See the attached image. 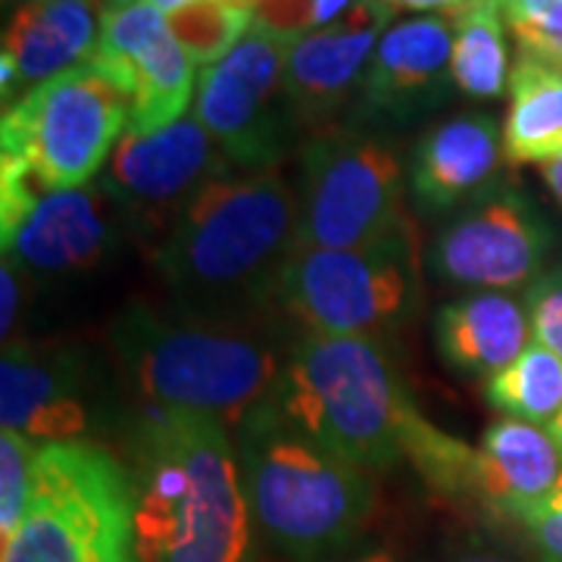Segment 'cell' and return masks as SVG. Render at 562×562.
Listing matches in <instances>:
<instances>
[{"label": "cell", "instance_id": "obj_29", "mask_svg": "<svg viewBox=\"0 0 562 562\" xmlns=\"http://www.w3.org/2000/svg\"><path fill=\"white\" fill-rule=\"evenodd\" d=\"M513 32L519 41V54H531L553 66H562V0L557 7H550L543 16L525 22Z\"/></svg>", "mask_w": 562, "mask_h": 562}, {"label": "cell", "instance_id": "obj_23", "mask_svg": "<svg viewBox=\"0 0 562 562\" xmlns=\"http://www.w3.org/2000/svg\"><path fill=\"white\" fill-rule=\"evenodd\" d=\"M453 29V85L465 98L494 101L509 88V47L501 0H469L443 13Z\"/></svg>", "mask_w": 562, "mask_h": 562}, {"label": "cell", "instance_id": "obj_12", "mask_svg": "<svg viewBox=\"0 0 562 562\" xmlns=\"http://www.w3.org/2000/svg\"><path fill=\"white\" fill-rule=\"evenodd\" d=\"M228 176V157L194 116L157 132H125L103 172L101 188L128 228L162 235L210 181Z\"/></svg>", "mask_w": 562, "mask_h": 562}, {"label": "cell", "instance_id": "obj_1", "mask_svg": "<svg viewBox=\"0 0 562 562\" xmlns=\"http://www.w3.org/2000/svg\"><path fill=\"white\" fill-rule=\"evenodd\" d=\"M128 453L138 562H250L254 513L225 422L147 406Z\"/></svg>", "mask_w": 562, "mask_h": 562}, {"label": "cell", "instance_id": "obj_24", "mask_svg": "<svg viewBox=\"0 0 562 562\" xmlns=\"http://www.w3.org/2000/svg\"><path fill=\"white\" fill-rule=\"evenodd\" d=\"M484 401L506 419L553 425L562 413V360L531 344L519 360L484 384Z\"/></svg>", "mask_w": 562, "mask_h": 562}, {"label": "cell", "instance_id": "obj_36", "mask_svg": "<svg viewBox=\"0 0 562 562\" xmlns=\"http://www.w3.org/2000/svg\"><path fill=\"white\" fill-rule=\"evenodd\" d=\"M341 562H397V557L387 553V550H369V553H360V557H350V560Z\"/></svg>", "mask_w": 562, "mask_h": 562}, {"label": "cell", "instance_id": "obj_32", "mask_svg": "<svg viewBox=\"0 0 562 562\" xmlns=\"http://www.w3.org/2000/svg\"><path fill=\"white\" fill-rule=\"evenodd\" d=\"M353 3H357V0H313V20H310V29H322V25H331L335 20H341Z\"/></svg>", "mask_w": 562, "mask_h": 562}, {"label": "cell", "instance_id": "obj_17", "mask_svg": "<svg viewBox=\"0 0 562 562\" xmlns=\"http://www.w3.org/2000/svg\"><path fill=\"white\" fill-rule=\"evenodd\" d=\"M453 85V29L447 16L391 25L360 81V103L384 120H416ZM457 88V85H453Z\"/></svg>", "mask_w": 562, "mask_h": 562}, {"label": "cell", "instance_id": "obj_6", "mask_svg": "<svg viewBox=\"0 0 562 562\" xmlns=\"http://www.w3.org/2000/svg\"><path fill=\"white\" fill-rule=\"evenodd\" d=\"M0 562H138L128 465L101 443H41L32 501Z\"/></svg>", "mask_w": 562, "mask_h": 562}, {"label": "cell", "instance_id": "obj_31", "mask_svg": "<svg viewBox=\"0 0 562 562\" xmlns=\"http://www.w3.org/2000/svg\"><path fill=\"white\" fill-rule=\"evenodd\" d=\"M560 0H501V10L503 16H506V25H513V29H519L525 22L538 20L543 16L550 7H557Z\"/></svg>", "mask_w": 562, "mask_h": 562}, {"label": "cell", "instance_id": "obj_26", "mask_svg": "<svg viewBox=\"0 0 562 562\" xmlns=\"http://www.w3.org/2000/svg\"><path fill=\"white\" fill-rule=\"evenodd\" d=\"M38 447L20 431L0 435V541H7L16 528L32 501L35 484V457Z\"/></svg>", "mask_w": 562, "mask_h": 562}, {"label": "cell", "instance_id": "obj_27", "mask_svg": "<svg viewBox=\"0 0 562 562\" xmlns=\"http://www.w3.org/2000/svg\"><path fill=\"white\" fill-rule=\"evenodd\" d=\"M525 313L535 341L562 360V266L541 272L525 288Z\"/></svg>", "mask_w": 562, "mask_h": 562}, {"label": "cell", "instance_id": "obj_7", "mask_svg": "<svg viewBox=\"0 0 562 562\" xmlns=\"http://www.w3.org/2000/svg\"><path fill=\"white\" fill-rule=\"evenodd\" d=\"M128 125V94L85 60L3 110L0 157L25 162L44 191H72L94 181Z\"/></svg>", "mask_w": 562, "mask_h": 562}, {"label": "cell", "instance_id": "obj_10", "mask_svg": "<svg viewBox=\"0 0 562 562\" xmlns=\"http://www.w3.org/2000/svg\"><path fill=\"white\" fill-rule=\"evenodd\" d=\"M297 38L301 32L257 16L222 60L203 66L191 116L244 172L272 169L288 150V128L297 116L288 103L284 69Z\"/></svg>", "mask_w": 562, "mask_h": 562}, {"label": "cell", "instance_id": "obj_34", "mask_svg": "<svg viewBox=\"0 0 562 562\" xmlns=\"http://www.w3.org/2000/svg\"><path fill=\"white\" fill-rule=\"evenodd\" d=\"M447 562H522V560L506 557V553H494V550H460V553H453Z\"/></svg>", "mask_w": 562, "mask_h": 562}, {"label": "cell", "instance_id": "obj_16", "mask_svg": "<svg viewBox=\"0 0 562 562\" xmlns=\"http://www.w3.org/2000/svg\"><path fill=\"white\" fill-rule=\"evenodd\" d=\"M391 16L394 13L382 0H357L341 20L303 32L294 41L284 69V91L301 125L331 120L350 91H360Z\"/></svg>", "mask_w": 562, "mask_h": 562}, {"label": "cell", "instance_id": "obj_15", "mask_svg": "<svg viewBox=\"0 0 562 562\" xmlns=\"http://www.w3.org/2000/svg\"><path fill=\"white\" fill-rule=\"evenodd\" d=\"M120 225V206L98 184L47 191L29 216L7 235L3 262L32 279H79L110 260Z\"/></svg>", "mask_w": 562, "mask_h": 562}, {"label": "cell", "instance_id": "obj_19", "mask_svg": "<svg viewBox=\"0 0 562 562\" xmlns=\"http://www.w3.org/2000/svg\"><path fill=\"white\" fill-rule=\"evenodd\" d=\"M562 479V450L541 425L501 419L475 447L472 501L519 525Z\"/></svg>", "mask_w": 562, "mask_h": 562}, {"label": "cell", "instance_id": "obj_14", "mask_svg": "<svg viewBox=\"0 0 562 562\" xmlns=\"http://www.w3.org/2000/svg\"><path fill=\"white\" fill-rule=\"evenodd\" d=\"M550 228L516 191L482 194L428 247L431 272L453 288L509 291L541 276Z\"/></svg>", "mask_w": 562, "mask_h": 562}, {"label": "cell", "instance_id": "obj_9", "mask_svg": "<svg viewBox=\"0 0 562 562\" xmlns=\"http://www.w3.org/2000/svg\"><path fill=\"white\" fill-rule=\"evenodd\" d=\"M397 154L362 132L328 128L303 144L297 247L360 250L409 232Z\"/></svg>", "mask_w": 562, "mask_h": 562}, {"label": "cell", "instance_id": "obj_22", "mask_svg": "<svg viewBox=\"0 0 562 562\" xmlns=\"http://www.w3.org/2000/svg\"><path fill=\"white\" fill-rule=\"evenodd\" d=\"M503 157L513 166H543L562 157V66L519 54L509 76Z\"/></svg>", "mask_w": 562, "mask_h": 562}, {"label": "cell", "instance_id": "obj_37", "mask_svg": "<svg viewBox=\"0 0 562 562\" xmlns=\"http://www.w3.org/2000/svg\"><path fill=\"white\" fill-rule=\"evenodd\" d=\"M550 435L557 438V443H560V450H562V413H560V419L550 425Z\"/></svg>", "mask_w": 562, "mask_h": 562}, {"label": "cell", "instance_id": "obj_11", "mask_svg": "<svg viewBox=\"0 0 562 562\" xmlns=\"http://www.w3.org/2000/svg\"><path fill=\"white\" fill-rule=\"evenodd\" d=\"M0 419L35 443L88 441L113 419L110 366L79 344H3Z\"/></svg>", "mask_w": 562, "mask_h": 562}, {"label": "cell", "instance_id": "obj_3", "mask_svg": "<svg viewBox=\"0 0 562 562\" xmlns=\"http://www.w3.org/2000/svg\"><path fill=\"white\" fill-rule=\"evenodd\" d=\"M110 350L147 406L203 413L235 428L272 397L284 369L279 347L238 319L176 303H132L110 328Z\"/></svg>", "mask_w": 562, "mask_h": 562}, {"label": "cell", "instance_id": "obj_35", "mask_svg": "<svg viewBox=\"0 0 562 562\" xmlns=\"http://www.w3.org/2000/svg\"><path fill=\"white\" fill-rule=\"evenodd\" d=\"M541 172H543V181H547V188L553 191V198L562 203V157L543 162Z\"/></svg>", "mask_w": 562, "mask_h": 562}, {"label": "cell", "instance_id": "obj_38", "mask_svg": "<svg viewBox=\"0 0 562 562\" xmlns=\"http://www.w3.org/2000/svg\"><path fill=\"white\" fill-rule=\"evenodd\" d=\"M116 3H120V7H125V3H135V0H116Z\"/></svg>", "mask_w": 562, "mask_h": 562}, {"label": "cell", "instance_id": "obj_8", "mask_svg": "<svg viewBox=\"0 0 562 562\" xmlns=\"http://www.w3.org/2000/svg\"><path fill=\"white\" fill-rule=\"evenodd\" d=\"M416 284V244L413 232H403L360 250L294 247L272 303L303 335L375 338L409 313Z\"/></svg>", "mask_w": 562, "mask_h": 562}, {"label": "cell", "instance_id": "obj_13", "mask_svg": "<svg viewBox=\"0 0 562 562\" xmlns=\"http://www.w3.org/2000/svg\"><path fill=\"white\" fill-rule=\"evenodd\" d=\"M91 63L128 94L132 132L166 128L194 103L198 63L176 38L169 16L147 0L103 10Z\"/></svg>", "mask_w": 562, "mask_h": 562}, {"label": "cell", "instance_id": "obj_30", "mask_svg": "<svg viewBox=\"0 0 562 562\" xmlns=\"http://www.w3.org/2000/svg\"><path fill=\"white\" fill-rule=\"evenodd\" d=\"M20 272L10 262H3V269H0V288H3V319H0V328H3V341H10L16 316H20Z\"/></svg>", "mask_w": 562, "mask_h": 562}, {"label": "cell", "instance_id": "obj_4", "mask_svg": "<svg viewBox=\"0 0 562 562\" xmlns=\"http://www.w3.org/2000/svg\"><path fill=\"white\" fill-rule=\"evenodd\" d=\"M235 447L254 522L281 553L322 562L357 541L375 509L366 469L306 438L272 397L244 416Z\"/></svg>", "mask_w": 562, "mask_h": 562}, {"label": "cell", "instance_id": "obj_5", "mask_svg": "<svg viewBox=\"0 0 562 562\" xmlns=\"http://www.w3.org/2000/svg\"><path fill=\"white\" fill-rule=\"evenodd\" d=\"M272 403L306 438L360 469L409 460L425 425L375 338L303 335Z\"/></svg>", "mask_w": 562, "mask_h": 562}, {"label": "cell", "instance_id": "obj_28", "mask_svg": "<svg viewBox=\"0 0 562 562\" xmlns=\"http://www.w3.org/2000/svg\"><path fill=\"white\" fill-rule=\"evenodd\" d=\"M525 538L531 541L541 562H562V479L528 516L519 519Z\"/></svg>", "mask_w": 562, "mask_h": 562}, {"label": "cell", "instance_id": "obj_18", "mask_svg": "<svg viewBox=\"0 0 562 562\" xmlns=\"http://www.w3.org/2000/svg\"><path fill=\"white\" fill-rule=\"evenodd\" d=\"M503 157V128L484 113H462L428 128L409 160V188L425 213L487 194Z\"/></svg>", "mask_w": 562, "mask_h": 562}, {"label": "cell", "instance_id": "obj_33", "mask_svg": "<svg viewBox=\"0 0 562 562\" xmlns=\"http://www.w3.org/2000/svg\"><path fill=\"white\" fill-rule=\"evenodd\" d=\"M382 3L391 13H401V10H443V13H450L469 0H382Z\"/></svg>", "mask_w": 562, "mask_h": 562}, {"label": "cell", "instance_id": "obj_25", "mask_svg": "<svg viewBox=\"0 0 562 562\" xmlns=\"http://www.w3.org/2000/svg\"><path fill=\"white\" fill-rule=\"evenodd\" d=\"M254 20H257L254 10L232 7L222 0H206V3H194L172 13L169 25L181 41V47L188 50V57L201 66H210L222 60L247 35Z\"/></svg>", "mask_w": 562, "mask_h": 562}, {"label": "cell", "instance_id": "obj_20", "mask_svg": "<svg viewBox=\"0 0 562 562\" xmlns=\"http://www.w3.org/2000/svg\"><path fill=\"white\" fill-rule=\"evenodd\" d=\"M531 322L503 291H472L438 310L435 344L447 366L475 379H494L528 350Z\"/></svg>", "mask_w": 562, "mask_h": 562}, {"label": "cell", "instance_id": "obj_2", "mask_svg": "<svg viewBox=\"0 0 562 562\" xmlns=\"http://www.w3.org/2000/svg\"><path fill=\"white\" fill-rule=\"evenodd\" d=\"M301 206L276 169L222 176L181 210L154 254L157 276L181 310L238 319L276 297L297 247Z\"/></svg>", "mask_w": 562, "mask_h": 562}, {"label": "cell", "instance_id": "obj_21", "mask_svg": "<svg viewBox=\"0 0 562 562\" xmlns=\"http://www.w3.org/2000/svg\"><path fill=\"white\" fill-rule=\"evenodd\" d=\"M101 35L94 0H22L3 32V54L16 81L38 88L66 69L91 60Z\"/></svg>", "mask_w": 562, "mask_h": 562}]
</instances>
